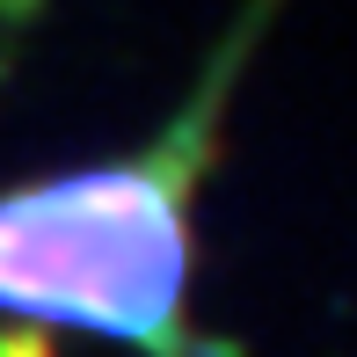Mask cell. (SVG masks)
<instances>
[{
  "label": "cell",
  "mask_w": 357,
  "mask_h": 357,
  "mask_svg": "<svg viewBox=\"0 0 357 357\" xmlns=\"http://www.w3.org/2000/svg\"><path fill=\"white\" fill-rule=\"evenodd\" d=\"M183 306V168L73 175L0 204V314L80 321L168 350Z\"/></svg>",
  "instance_id": "6da1fadb"
}]
</instances>
